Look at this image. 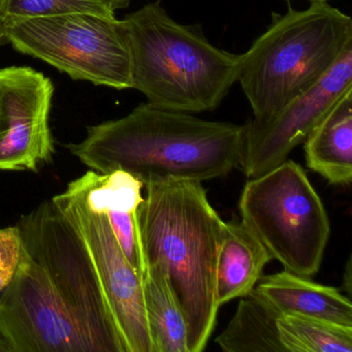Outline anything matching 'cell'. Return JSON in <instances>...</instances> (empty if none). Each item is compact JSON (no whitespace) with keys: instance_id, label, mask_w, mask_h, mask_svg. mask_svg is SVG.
I'll list each match as a JSON object with an SVG mask.
<instances>
[{"instance_id":"obj_1","label":"cell","mask_w":352,"mask_h":352,"mask_svg":"<svg viewBox=\"0 0 352 352\" xmlns=\"http://www.w3.org/2000/svg\"><path fill=\"white\" fill-rule=\"evenodd\" d=\"M243 143L244 125L204 120L146 102L127 116L88 127L85 139L67 148L94 172L123 170L146 186L226 176L240 166Z\"/></svg>"},{"instance_id":"obj_2","label":"cell","mask_w":352,"mask_h":352,"mask_svg":"<svg viewBox=\"0 0 352 352\" xmlns=\"http://www.w3.org/2000/svg\"><path fill=\"white\" fill-rule=\"evenodd\" d=\"M138 208L146 265H157L180 307L189 352H201L215 329L216 267L223 220L201 182L168 180L146 185Z\"/></svg>"},{"instance_id":"obj_3","label":"cell","mask_w":352,"mask_h":352,"mask_svg":"<svg viewBox=\"0 0 352 352\" xmlns=\"http://www.w3.org/2000/svg\"><path fill=\"white\" fill-rule=\"evenodd\" d=\"M133 87L170 112L216 110L238 81L242 54L216 48L199 28L177 23L157 0L122 20Z\"/></svg>"},{"instance_id":"obj_4","label":"cell","mask_w":352,"mask_h":352,"mask_svg":"<svg viewBox=\"0 0 352 352\" xmlns=\"http://www.w3.org/2000/svg\"><path fill=\"white\" fill-rule=\"evenodd\" d=\"M351 46V17L327 1L274 15L242 54L238 82L253 119L267 120L312 89Z\"/></svg>"},{"instance_id":"obj_5","label":"cell","mask_w":352,"mask_h":352,"mask_svg":"<svg viewBox=\"0 0 352 352\" xmlns=\"http://www.w3.org/2000/svg\"><path fill=\"white\" fill-rule=\"evenodd\" d=\"M239 210L243 223L285 271L307 278L319 271L331 226L300 164L286 160L247 181Z\"/></svg>"},{"instance_id":"obj_6","label":"cell","mask_w":352,"mask_h":352,"mask_svg":"<svg viewBox=\"0 0 352 352\" xmlns=\"http://www.w3.org/2000/svg\"><path fill=\"white\" fill-rule=\"evenodd\" d=\"M6 40L72 79L133 87L129 43L116 17L73 13L6 22Z\"/></svg>"},{"instance_id":"obj_7","label":"cell","mask_w":352,"mask_h":352,"mask_svg":"<svg viewBox=\"0 0 352 352\" xmlns=\"http://www.w3.org/2000/svg\"><path fill=\"white\" fill-rule=\"evenodd\" d=\"M30 256L45 270L59 298L94 338L100 352H126L91 257L77 230L52 201L17 223Z\"/></svg>"},{"instance_id":"obj_8","label":"cell","mask_w":352,"mask_h":352,"mask_svg":"<svg viewBox=\"0 0 352 352\" xmlns=\"http://www.w3.org/2000/svg\"><path fill=\"white\" fill-rule=\"evenodd\" d=\"M0 321L17 352H100L24 243L17 273L0 294Z\"/></svg>"},{"instance_id":"obj_9","label":"cell","mask_w":352,"mask_h":352,"mask_svg":"<svg viewBox=\"0 0 352 352\" xmlns=\"http://www.w3.org/2000/svg\"><path fill=\"white\" fill-rule=\"evenodd\" d=\"M52 203L83 241L112 309L126 352H154L144 302L143 277L123 254L108 218L67 190Z\"/></svg>"},{"instance_id":"obj_10","label":"cell","mask_w":352,"mask_h":352,"mask_svg":"<svg viewBox=\"0 0 352 352\" xmlns=\"http://www.w3.org/2000/svg\"><path fill=\"white\" fill-rule=\"evenodd\" d=\"M352 89V46L306 94L265 121L244 125L240 166L247 178L270 172L287 160L336 102Z\"/></svg>"},{"instance_id":"obj_11","label":"cell","mask_w":352,"mask_h":352,"mask_svg":"<svg viewBox=\"0 0 352 352\" xmlns=\"http://www.w3.org/2000/svg\"><path fill=\"white\" fill-rule=\"evenodd\" d=\"M52 82L30 67L0 69V170L38 172L54 154Z\"/></svg>"},{"instance_id":"obj_12","label":"cell","mask_w":352,"mask_h":352,"mask_svg":"<svg viewBox=\"0 0 352 352\" xmlns=\"http://www.w3.org/2000/svg\"><path fill=\"white\" fill-rule=\"evenodd\" d=\"M255 289L282 315H298L352 327L351 302L337 288L284 271L261 278Z\"/></svg>"},{"instance_id":"obj_13","label":"cell","mask_w":352,"mask_h":352,"mask_svg":"<svg viewBox=\"0 0 352 352\" xmlns=\"http://www.w3.org/2000/svg\"><path fill=\"white\" fill-rule=\"evenodd\" d=\"M273 261L269 251L243 222L222 223L216 267L218 305L248 294Z\"/></svg>"},{"instance_id":"obj_14","label":"cell","mask_w":352,"mask_h":352,"mask_svg":"<svg viewBox=\"0 0 352 352\" xmlns=\"http://www.w3.org/2000/svg\"><path fill=\"white\" fill-rule=\"evenodd\" d=\"M307 166L329 184L352 181V89L347 90L305 140Z\"/></svg>"},{"instance_id":"obj_15","label":"cell","mask_w":352,"mask_h":352,"mask_svg":"<svg viewBox=\"0 0 352 352\" xmlns=\"http://www.w3.org/2000/svg\"><path fill=\"white\" fill-rule=\"evenodd\" d=\"M143 199L140 189L123 183L100 185L83 199L90 211L106 215L123 254L142 277L147 265L142 248L137 211Z\"/></svg>"},{"instance_id":"obj_16","label":"cell","mask_w":352,"mask_h":352,"mask_svg":"<svg viewBox=\"0 0 352 352\" xmlns=\"http://www.w3.org/2000/svg\"><path fill=\"white\" fill-rule=\"evenodd\" d=\"M281 313L256 289L242 296L216 343L226 352H287L280 339Z\"/></svg>"},{"instance_id":"obj_17","label":"cell","mask_w":352,"mask_h":352,"mask_svg":"<svg viewBox=\"0 0 352 352\" xmlns=\"http://www.w3.org/2000/svg\"><path fill=\"white\" fill-rule=\"evenodd\" d=\"M143 292L153 351L189 352L184 316L157 265H147Z\"/></svg>"},{"instance_id":"obj_18","label":"cell","mask_w":352,"mask_h":352,"mask_svg":"<svg viewBox=\"0 0 352 352\" xmlns=\"http://www.w3.org/2000/svg\"><path fill=\"white\" fill-rule=\"evenodd\" d=\"M277 324L287 352H352V327L298 315H281Z\"/></svg>"},{"instance_id":"obj_19","label":"cell","mask_w":352,"mask_h":352,"mask_svg":"<svg viewBox=\"0 0 352 352\" xmlns=\"http://www.w3.org/2000/svg\"><path fill=\"white\" fill-rule=\"evenodd\" d=\"M73 13L115 17L102 0H1L0 3V18L5 22Z\"/></svg>"},{"instance_id":"obj_20","label":"cell","mask_w":352,"mask_h":352,"mask_svg":"<svg viewBox=\"0 0 352 352\" xmlns=\"http://www.w3.org/2000/svg\"><path fill=\"white\" fill-rule=\"evenodd\" d=\"M23 250L21 232L17 226L0 228V294L13 281Z\"/></svg>"},{"instance_id":"obj_21","label":"cell","mask_w":352,"mask_h":352,"mask_svg":"<svg viewBox=\"0 0 352 352\" xmlns=\"http://www.w3.org/2000/svg\"><path fill=\"white\" fill-rule=\"evenodd\" d=\"M0 352H17L15 343L0 321Z\"/></svg>"},{"instance_id":"obj_22","label":"cell","mask_w":352,"mask_h":352,"mask_svg":"<svg viewBox=\"0 0 352 352\" xmlns=\"http://www.w3.org/2000/svg\"><path fill=\"white\" fill-rule=\"evenodd\" d=\"M112 11H116V10L126 9L129 7L133 0H102Z\"/></svg>"},{"instance_id":"obj_23","label":"cell","mask_w":352,"mask_h":352,"mask_svg":"<svg viewBox=\"0 0 352 352\" xmlns=\"http://www.w3.org/2000/svg\"><path fill=\"white\" fill-rule=\"evenodd\" d=\"M6 40V22L0 18V45Z\"/></svg>"},{"instance_id":"obj_24","label":"cell","mask_w":352,"mask_h":352,"mask_svg":"<svg viewBox=\"0 0 352 352\" xmlns=\"http://www.w3.org/2000/svg\"><path fill=\"white\" fill-rule=\"evenodd\" d=\"M310 3H316V1H329V0H308Z\"/></svg>"},{"instance_id":"obj_25","label":"cell","mask_w":352,"mask_h":352,"mask_svg":"<svg viewBox=\"0 0 352 352\" xmlns=\"http://www.w3.org/2000/svg\"><path fill=\"white\" fill-rule=\"evenodd\" d=\"M0 3H1V0H0Z\"/></svg>"}]
</instances>
